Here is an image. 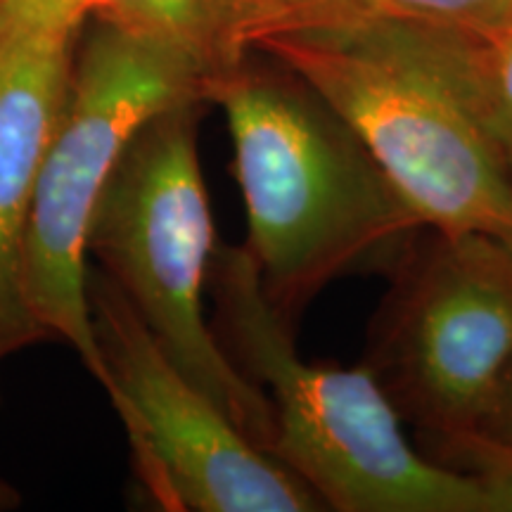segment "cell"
<instances>
[{
    "label": "cell",
    "instance_id": "7",
    "mask_svg": "<svg viewBox=\"0 0 512 512\" xmlns=\"http://www.w3.org/2000/svg\"><path fill=\"white\" fill-rule=\"evenodd\" d=\"M105 392L147 498L169 512H316L320 498L164 354L100 268L88 273Z\"/></svg>",
    "mask_w": 512,
    "mask_h": 512
},
{
    "label": "cell",
    "instance_id": "6",
    "mask_svg": "<svg viewBox=\"0 0 512 512\" xmlns=\"http://www.w3.org/2000/svg\"><path fill=\"white\" fill-rule=\"evenodd\" d=\"M427 233L389 273L366 366L434 441L477 430L512 361V245Z\"/></svg>",
    "mask_w": 512,
    "mask_h": 512
},
{
    "label": "cell",
    "instance_id": "10",
    "mask_svg": "<svg viewBox=\"0 0 512 512\" xmlns=\"http://www.w3.org/2000/svg\"><path fill=\"white\" fill-rule=\"evenodd\" d=\"M79 8L190 57L207 83L249 53L242 0H79Z\"/></svg>",
    "mask_w": 512,
    "mask_h": 512
},
{
    "label": "cell",
    "instance_id": "11",
    "mask_svg": "<svg viewBox=\"0 0 512 512\" xmlns=\"http://www.w3.org/2000/svg\"><path fill=\"white\" fill-rule=\"evenodd\" d=\"M503 5L505 0H318L266 24L252 43L283 31L325 34L384 24H491L501 15Z\"/></svg>",
    "mask_w": 512,
    "mask_h": 512
},
{
    "label": "cell",
    "instance_id": "9",
    "mask_svg": "<svg viewBox=\"0 0 512 512\" xmlns=\"http://www.w3.org/2000/svg\"><path fill=\"white\" fill-rule=\"evenodd\" d=\"M325 34H363L430 74L477 121L512 176V27L384 24Z\"/></svg>",
    "mask_w": 512,
    "mask_h": 512
},
{
    "label": "cell",
    "instance_id": "14",
    "mask_svg": "<svg viewBox=\"0 0 512 512\" xmlns=\"http://www.w3.org/2000/svg\"><path fill=\"white\" fill-rule=\"evenodd\" d=\"M475 432L512 446V361L505 368L501 382H498L496 392L491 396L484 418Z\"/></svg>",
    "mask_w": 512,
    "mask_h": 512
},
{
    "label": "cell",
    "instance_id": "1",
    "mask_svg": "<svg viewBox=\"0 0 512 512\" xmlns=\"http://www.w3.org/2000/svg\"><path fill=\"white\" fill-rule=\"evenodd\" d=\"M207 102L233 140L245 249L292 325L335 280L392 273L427 230L344 119L273 57L249 50L207 83Z\"/></svg>",
    "mask_w": 512,
    "mask_h": 512
},
{
    "label": "cell",
    "instance_id": "5",
    "mask_svg": "<svg viewBox=\"0 0 512 512\" xmlns=\"http://www.w3.org/2000/svg\"><path fill=\"white\" fill-rule=\"evenodd\" d=\"M259 50L309 83L366 145L427 230L489 233L512 245V176L441 83L363 34L283 31Z\"/></svg>",
    "mask_w": 512,
    "mask_h": 512
},
{
    "label": "cell",
    "instance_id": "15",
    "mask_svg": "<svg viewBox=\"0 0 512 512\" xmlns=\"http://www.w3.org/2000/svg\"><path fill=\"white\" fill-rule=\"evenodd\" d=\"M318 0H245V24H242V38L249 48L252 38L259 34L266 24L275 22L278 17L290 15L294 10H302L306 5Z\"/></svg>",
    "mask_w": 512,
    "mask_h": 512
},
{
    "label": "cell",
    "instance_id": "13",
    "mask_svg": "<svg viewBox=\"0 0 512 512\" xmlns=\"http://www.w3.org/2000/svg\"><path fill=\"white\" fill-rule=\"evenodd\" d=\"M0 17L19 19V22H67L83 24L86 15L79 0H5L0 5Z\"/></svg>",
    "mask_w": 512,
    "mask_h": 512
},
{
    "label": "cell",
    "instance_id": "4",
    "mask_svg": "<svg viewBox=\"0 0 512 512\" xmlns=\"http://www.w3.org/2000/svg\"><path fill=\"white\" fill-rule=\"evenodd\" d=\"M88 19L93 24L76 41L67 98L38 164L24 285L48 337L67 342L105 387L88 304V228L138 128L178 102H207V76L190 57L155 38Z\"/></svg>",
    "mask_w": 512,
    "mask_h": 512
},
{
    "label": "cell",
    "instance_id": "16",
    "mask_svg": "<svg viewBox=\"0 0 512 512\" xmlns=\"http://www.w3.org/2000/svg\"><path fill=\"white\" fill-rule=\"evenodd\" d=\"M22 505V494L17 486H12L8 479H0V512L17 510Z\"/></svg>",
    "mask_w": 512,
    "mask_h": 512
},
{
    "label": "cell",
    "instance_id": "17",
    "mask_svg": "<svg viewBox=\"0 0 512 512\" xmlns=\"http://www.w3.org/2000/svg\"><path fill=\"white\" fill-rule=\"evenodd\" d=\"M491 24H508V27H512V0H505L501 15H498L496 22H491Z\"/></svg>",
    "mask_w": 512,
    "mask_h": 512
},
{
    "label": "cell",
    "instance_id": "18",
    "mask_svg": "<svg viewBox=\"0 0 512 512\" xmlns=\"http://www.w3.org/2000/svg\"><path fill=\"white\" fill-rule=\"evenodd\" d=\"M242 10H245V0H242ZM242 24H245V22H242Z\"/></svg>",
    "mask_w": 512,
    "mask_h": 512
},
{
    "label": "cell",
    "instance_id": "2",
    "mask_svg": "<svg viewBox=\"0 0 512 512\" xmlns=\"http://www.w3.org/2000/svg\"><path fill=\"white\" fill-rule=\"evenodd\" d=\"M211 328L268 396L271 456L337 512H486L479 484L408 441L401 413L366 363H309L294 325L268 302L245 245H216Z\"/></svg>",
    "mask_w": 512,
    "mask_h": 512
},
{
    "label": "cell",
    "instance_id": "8",
    "mask_svg": "<svg viewBox=\"0 0 512 512\" xmlns=\"http://www.w3.org/2000/svg\"><path fill=\"white\" fill-rule=\"evenodd\" d=\"M83 24L0 17V363L50 339L24 285L27 230L38 164L67 98Z\"/></svg>",
    "mask_w": 512,
    "mask_h": 512
},
{
    "label": "cell",
    "instance_id": "19",
    "mask_svg": "<svg viewBox=\"0 0 512 512\" xmlns=\"http://www.w3.org/2000/svg\"><path fill=\"white\" fill-rule=\"evenodd\" d=\"M5 3V0H0V5H3Z\"/></svg>",
    "mask_w": 512,
    "mask_h": 512
},
{
    "label": "cell",
    "instance_id": "3",
    "mask_svg": "<svg viewBox=\"0 0 512 512\" xmlns=\"http://www.w3.org/2000/svg\"><path fill=\"white\" fill-rule=\"evenodd\" d=\"M204 105L178 102L138 128L95 207L88 259L126 294L164 354L271 453V401L230 361L204 306L219 245L197 155Z\"/></svg>",
    "mask_w": 512,
    "mask_h": 512
},
{
    "label": "cell",
    "instance_id": "12",
    "mask_svg": "<svg viewBox=\"0 0 512 512\" xmlns=\"http://www.w3.org/2000/svg\"><path fill=\"white\" fill-rule=\"evenodd\" d=\"M439 463L470 475L484 494L486 512H512V446L479 432H460L430 441Z\"/></svg>",
    "mask_w": 512,
    "mask_h": 512
}]
</instances>
